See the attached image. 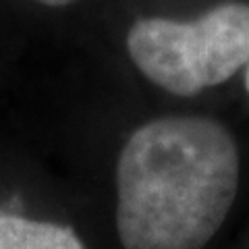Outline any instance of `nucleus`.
Returning <instances> with one entry per match:
<instances>
[{"instance_id":"obj_2","label":"nucleus","mask_w":249,"mask_h":249,"mask_svg":"<svg viewBox=\"0 0 249 249\" xmlns=\"http://www.w3.org/2000/svg\"><path fill=\"white\" fill-rule=\"evenodd\" d=\"M127 52L156 88L193 98L245 69L249 2L224 0L189 21L142 17L127 31Z\"/></svg>"},{"instance_id":"obj_3","label":"nucleus","mask_w":249,"mask_h":249,"mask_svg":"<svg viewBox=\"0 0 249 249\" xmlns=\"http://www.w3.org/2000/svg\"><path fill=\"white\" fill-rule=\"evenodd\" d=\"M0 249H85L71 227L0 212Z\"/></svg>"},{"instance_id":"obj_1","label":"nucleus","mask_w":249,"mask_h":249,"mask_svg":"<svg viewBox=\"0 0 249 249\" xmlns=\"http://www.w3.org/2000/svg\"><path fill=\"white\" fill-rule=\"evenodd\" d=\"M241 181L237 142L220 121L173 114L137 127L116 160V232L124 249H204Z\"/></svg>"},{"instance_id":"obj_5","label":"nucleus","mask_w":249,"mask_h":249,"mask_svg":"<svg viewBox=\"0 0 249 249\" xmlns=\"http://www.w3.org/2000/svg\"><path fill=\"white\" fill-rule=\"evenodd\" d=\"M245 89H247V96H249V60L245 65Z\"/></svg>"},{"instance_id":"obj_4","label":"nucleus","mask_w":249,"mask_h":249,"mask_svg":"<svg viewBox=\"0 0 249 249\" xmlns=\"http://www.w3.org/2000/svg\"><path fill=\"white\" fill-rule=\"evenodd\" d=\"M36 4H42V6H50V9H62V6H71V4H77L81 0H31Z\"/></svg>"}]
</instances>
